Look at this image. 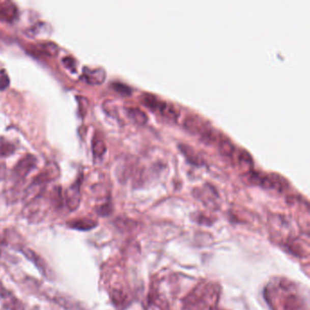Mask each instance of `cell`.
<instances>
[{"label": "cell", "instance_id": "cell-16", "mask_svg": "<svg viewBox=\"0 0 310 310\" xmlns=\"http://www.w3.org/2000/svg\"><path fill=\"white\" fill-rule=\"evenodd\" d=\"M142 103L144 104L145 106H148L153 110H155V109L158 110V107L160 106L161 101H159L154 95L145 94L142 96Z\"/></svg>", "mask_w": 310, "mask_h": 310}, {"label": "cell", "instance_id": "cell-10", "mask_svg": "<svg viewBox=\"0 0 310 310\" xmlns=\"http://www.w3.org/2000/svg\"><path fill=\"white\" fill-rule=\"evenodd\" d=\"M179 149L181 150L183 155L186 157L187 161L195 166H201L203 164L202 158L195 152V149H192L188 145L179 144Z\"/></svg>", "mask_w": 310, "mask_h": 310}, {"label": "cell", "instance_id": "cell-3", "mask_svg": "<svg viewBox=\"0 0 310 310\" xmlns=\"http://www.w3.org/2000/svg\"><path fill=\"white\" fill-rule=\"evenodd\" d=\"M36 157L31 155H26L19 160L12 171V179L15 182L18 183L26 179L31 170L36 166Z\"/></svg>", "mask_w": 310, "mask_h": 310}, {"label": "cell", "instance_id": "cell-2", "mask_svg": "<svg viewBox=\"0 0 310 310\" xmlns=\"http://www.w3.org/2000/svg\"><path fill=\"white\" fill-rule=\"evenodd\" d=\"M268 292L275 294V300H278L279 303L275 305V307H280V310H300L301 300L297 296V292L294 288L289 287V282L280 281L277 286L268 289Z\"/></svg>", "mask_w": 310, "mask_h": 310}, {"label": "cell", "instance_id": "cell-9", "mask_svg": "<svg viewBox=\"0 0 310 310\" xmlns=\"http://www.w3.org/2000/svg\"><path fill=\"white\" fill-rule=\"evenodd\" d=\"M96 221L89 218V217H82V218H76L72 220L68 221V227L73 230H80V231H88L91 230L97 227Z\"/></svg>", "mask_w": 310, "mask_h": 310}, {"label": "cell", "instance_id": "cell-20", "mask_svg": "<svg viewBox=\"0 0 310 310\" xmlns=\"http://www.w3.org/2000/svg\"><path fill=\"white\" fill-rule=\"evenodd\" d=\"M9 86V78L4 70L0 71V90H4Z\"/></svg>", "mask_w": 310, "mask_h": 310}, {"label": "cell", "instance_id": "cell-6", "mask_svg": "<svg viewBox=\"0 0 310 310\" xmlns=\"http://www.w3.org/2000/svg\"><path fill=\"white\" fill-rule=\"evenodd\" d=\"M0 300L9 310H25L23 303L9 289H6L2 282H0Z\"/></svg>", "mask_w": 310, "mask_h": 310}, {"label": "cell", "instance_id": "cell-11", "mask_svg": "<svg viewBox=\"0 0 310 310\" xmlns=\"http://www.w3.org/2000/svg\"><path fill=\"white\" fill-rule=\"evenodd\" d=\"M126 111H127L128 118L137 125H144L148 122V116L144 111L141 110L140 108L128 107Z\"/></svg>", "mask_w": 310, "mask_h": 310}, {"label": "cell", "instance_id": "cell-15", "mask_svg": "<svg viewBox=\"0 0 310 310\" xmlns=\"http://www.w3.org/2000/svg\"><path fill=\"white\" fill-rule=\"evenodd\" d=\"M238 162L239 165L242 166L247 171H250L253 166V158L251 157L250 154L248 153L246 150H241L238 155Z\"/></svg>", "mask_w": 310, "mask_h": 310}, {"label": "cell", "instance_id": "cell-1", "mask_svg": "<svg viewBox=\"0 0 310 310\" xmlns=\"http://www.w3.org/2000/svg\"><path fill=\"white\" fill-rule=\"evenodd\" d=\"M219 297V287L210 282L200 283L185 301L186 310H216Z\"/></svg>", "mask_w": 310, "mask_h": 310}, {"label": "cell", "instance_id": "cell-17", "mask_svg": "<svg viewBox=\"0 0 310 310\" xmlns=\"http://www.w3.org/2000/svg\"><path fill=\"white\" fill-rule=\"evenodd\" d=\"M93 153L96 157H103V155L106 153V146L104 141L101 139H95L93 142Z\"/></svg>", "mask_w": 310, "mask_h": 310}, {"label": "cell", "instance_id": "cell-7", "mask_svg": "<svg viewBox=\"0 0 310 310\" xmlns=\"http://www.w3.org/2000/svg\"><path fill=\"white\" fill-rule=\"evenodd\" d=\"M184 127L192 134L202 135L208 128H211L204 119L199 116H189L184 121Z\"/></svg>", "mask_w": 310, "mask_h": 310}, {"label": "cell", "instance_id": "cell-4", "mask_svg": "<svg viewBox=\"0 0 310 310\" xmlns=\"http://www.w3.org/2000/svg\"><path fill=\"white\" fill-rule=\"evenodd\" d=\"M17 250L22 253L23 255L26 257V259L31 261L34 264L36 268L39 269V272L42 274L43 276L47 278H50V269L47 267V264L46 261L40 257V256L36 253L34 250H32L27 246H21L17 248Z\"/></svg>", "mask_w": 310, "mask_h": 310}, {"label": "cell", "instance_id": "cell-19", "mask_svg": "<svg viewBox=\"0 0 310 310\" xmlns=\"http://www.w3.org/2000/svg\"><path fill=\"white\" fill-rule=\"evenodd\" d=\"M15 150L13 145L9 144V142L0 140V156H9L12 154Z\"/></svg>", "mask_w": 310, "mask_h": 310}, {"label": "cell", "instance_id": "cell-13", "mask_svg": "<svg viewBox=\"0 0 310 310\" xmlns=\"http://www.w3.org/2000/svg\"><path fill=\"white\" fill-rule=\"evenodd\" d=\"M17 15V9L12 3L6 2L0 5V17L5 20H13Z\"/></svg>", "mask_w": 310, "mask_h": 310}, {"label": "cell", "instance_id": "cell-8", "mask_svg": "<svg viewBox=\"0 0 310 310\" xmlns=\"http://www.w3.org/2000/svg\"><path fill=\"white\" fill-rule=\"evenodd\" d=\"M106 71L103 68H86L83 77L90 85H100L106 79Z\"/></svg>", "mask_w": 310, "mask_h": 310}, {"label": "cell", "instance_id": "cell-18", "mask_svg": "<svg viewBox=\"0 0 310 310\" xmlns=\"http://www.w3.org/2000/svg\"><path fill=\"white\" fill-rule=\"evenodd\" d=\"M112 88L117 92H119V94L124 95V96H129L132 93V90L130 87L125 85L123 83H120V82H114V83H112Z\"/></svg>", "mask_w": 310, "mask_h": 310}, {"label": "cell", "instance_id": "cell-14", "mask_svg": "<svg viewBox=\"0 0 310 310\" xmlns=\"http://www.w3.org/2000/svg\"><path fill=\"white\" fill-rule=\"evenodd\" d=\"M218 149L220 153L226 157H231L235 152V147L228 137H221L218 143Z\"/></svg>", "mask_w": 310, "mask_h": 310}, {"label": "cell", "instance_id": "cell-21", "mask_svg": "<svg viewBox=\"0 0 310 310\" xmlns=\"http://www.w3.org/2000/svg\"><path fill=\"white\" fill-rule=\"evenodd\" d=\"M7 246V240H6V237H5L4 235H2L1 232H0V254H1V252L3 250V248H4V246Z\"/></svg>", "mask_w": 310, "mask_h": 310}, {"label": "cell", "instance_id": "cell-5", "mask_svg": "<svg viewBox=\"0 0 310 310\" xmlns=\"http://www.w3.org/2000/svg\"><path fill=\"white\" fill-rule=\"evenodd\" d=\"M81 179L76 180L65 193V201L69 211L77 210L81 201Z\"/></svg>", "mask_w": 310, "mask_h": 310}, {"label": "cell", "instance_id": "cell-12", "mask_svg": "<svg viewBox=\"0 0 310 310\" xmlns=\"http://www.w3.org/2000/svg\"><path fill=\"white\" fill-rule=\"evenodd\" d=\"M158 110L166 119L176 120L179 118V111L172 104H170V103L161 101L160 106L158 107Z\"/></svg>", "mask_w": 310, "mask_h": 310}]
</instances>
